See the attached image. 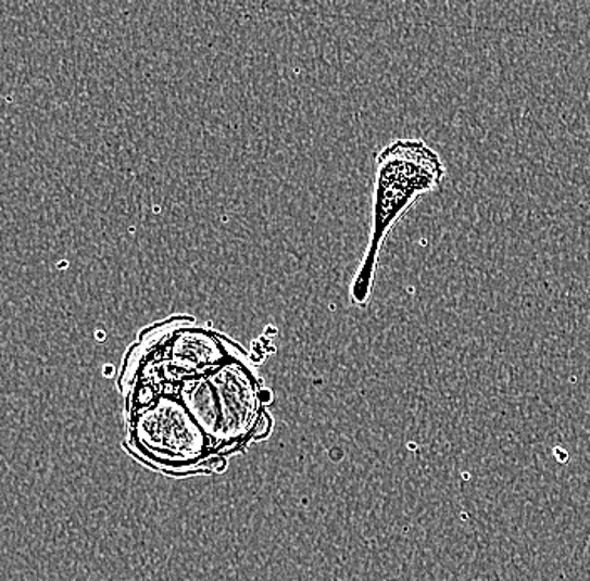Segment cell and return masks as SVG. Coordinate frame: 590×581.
I'll use <instances>...</instances> for the list:
<instances>
[{"mask_svg": "<svg viewBox=\"0 0 590 581\" xmlns=\"http://www.w3.org/2000/svg\"><path fill=\"white\" fill-rule=\"evenodd\" d=\"M262 389L250 358H242L184 380L172 391L205 432L215 456L227 457L271 434L274 422L262 403Z\"/></svg>", "mask_w": 590, "mask_h": 581, "instance_id": "6da1fadb", "label": "cell"}, {"mask_svg": "<svg viewBox=\"0 0 590 581\" xmlns=\"http://www.w3.org/2000/svg\"><path fill=\"white\" fill-rule=\"evenodd\" d=\"M444 176L443 160L423 139H398L378 154L369 242L351 283L354 304L364 305L369 300L379 253L389 231L418 198L438 190Z\"/></svg>", "mask_w": 590, "mask_h": 581, "instance_id": "7a4b0ae2", "label": "cell"}, {"mask_svg": "<svg viewBox=\"0 0 590 581\" xmlns=\"http://www.w3.org/2000/svg\"><path fill=\"white\" fill-rule=\"evenodd\" d=\"M129 451L151 468L172 475L209 469L212 444L173 391L160 392L143 406L126 411Z\"/></svg>", "mask_w": 590, "mask_h": 581, "instance_id": "3957f363", "label": "cell"}, {"mask_svg": "<svg viewBox=\"0 0 590 581\" xmlns=\"http://www.w3.org/2000/svg\"><path fill=\"white\" fill-rule=\"evenodd\" d=\"M133 348L156 366L170 391L184 380L206 376L231 361L250 358L239 342L187 315L147 327Z\"/></svg>", "mask_w": 590, "mask_h": 581, "instance_id": "277c9868", "label": "cell"}, {"mask_svg": "<svg viewBox=\"0 0 590 581\" xmlns=\"http://www.w3.org/2000/svg\"><path fill=\"white\" fill-rule=\"evenodd\" d=\"M227 468V460L225 457H215V459L210 463V471L224 472Z\"/></svg>", "mask_w": 590, "mask_h": 581, "instance_id": "5b68a950", "label": "cell"}, {"mask_svg": "<svg viewBox=\"0 0 590 581\" xmlns=\"http://www.w3.org/2000/svg\"><path fill=\"white\" fill-rule=\"evenodd\" d=\"M261 399H262V403L265 404V406H267L268 403H272V392L268 391V389H262V392H261Z\"/></svg>", "mask_w": 590, "mask_h": 581, "instance_id": "8992f818", "label": "cell"}]
</instances>
